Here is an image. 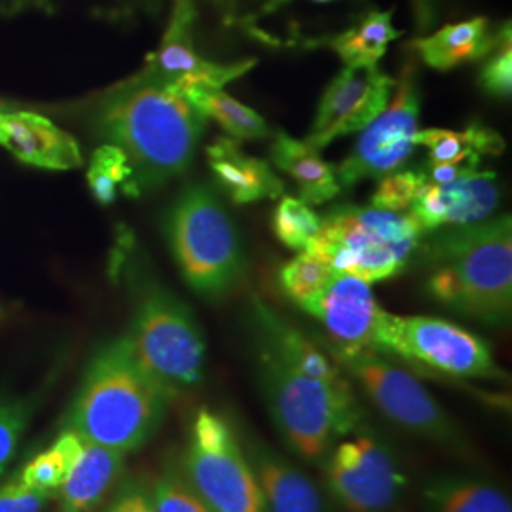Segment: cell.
Returning <instances> with one entry per match:
<instances>
[{
    "label": "cell",
    "mask_w": 512,
    "mask_h": 512,
    "mask_svg": "<svg viewBox=\"0 0 512 512\" xmlns=\"http://www.w3.org/2000/svg\"><path fill=\"white\" fill-rule=\"evenodd\" d=\"M92 124L107 145L128 156L141 194L188 169L207 118L169 82L143 69L97 101Z\"/></svg>",
    "instance_id": "cell-1"
},
{
    "label": "cell",
    "mask_w": 512,
    "mask_h": 512,
    "mask_svg": "<svg viewBox=\"0 0 512 512\" xmlns=\"http://www.w3.org/2000/svg\"><path fill=\"white\" fill-rule=\"evenodd\" d=\"M416 255L427 268L425 291L442 308L486 327L511 321V215L435 230Z\"/></svg>",
    "instance_id": "cell-2"
},
{
    "label": "cell",
    "mask_w": 512,
    "mask_h": 512,
    "mask_svg": "<svg viewBox=\"0 0 512 512\" xmlns=\"http://www.w3.org/2000/svg\"><path fill=\"white\" fill-rule=\"evenodd\" d=\"M173 399L141 366L122 336L93 355L65 429L86 442L129 454L156 435Z\"/></svg>",
    "instance_id": "cell-3"
},
{
    "label": "cell",
    "mask_w": 512,
    "mask_h": 512,
    "mask_svg": "<svg viewBox=\"0 0 512 512\" xmlns=\"http://www.w3.org/2000/svg\"><path fill=\"white\" fill-rule=\"evenodd\" d=\"M256 363L274 423L304 461H325L336 440L361 427L363 410L346 376L321 378L260 348Z\"/></svg>",
    "instance_id": "cell-4"
},
{
    "label": "cell",
    "mask_w": 512,
    "mask_h": 512,
    "mask_svg": "<svg viewBox=\"0 0 512 512\" xmlns=\"http://www.w3.org/2000/svg\"><path fill=\"white\" fill-rule=\"evenodd\" d=\"M165 236L184 281L203 298L230 293L245 274L238 228L205 184H190L177 196Z\"/></svg>",
    "instance_id": "cell-5"
},
{
    "label": "cell",
    "mask_w": 512,
    "mask_h": 512,
    "mask_svg": "<svg viewBox=\"0 0 512 512\" xmlns=\"http://www.w3.org/2000/svg\"><path fill=\"white\" fill-rule=\"evenodd\" d=\"M423 232L408 213L340 205L321 217L306 253L325 260L336 274L378 283L403 274L418 253Z\"/></svg>",
    "instance_id": "cell-6"
},
{
    "label": "cell",
    "mask_w": 512,
    "mask_h": 512,
    "mask_svg": "<svg viewBox=\"0 0 512 512\" xmlns=\"http://www.w3.org/2000/svg\"><path fill=\"white\" fill-rule=\"evenodd\" d=\"M126 338L137 361L173 397L202 382L207 355L202 329L183 300L160 283H137Z\"/></svg>",
    "instance_id": "cell-7"
},
{
    "label": "cell",
    "mask_w": 512,
    "mask_h": 512,
    "mask_svg": "<svg viewBox=\"0 0 512 512\" xmlns=\"http://www.w3.org/2000/svg\"><path fill=\"white\" fill-rule=\"evenodd\" d=\"M184 476L209 512H264L253 465L236 431L202 408L192 423Z\"/></svg>",
    "instance_id": "cell-8"
},
{
    "label": "cell",
    "mask_w": 512,
    "mask_h": 512,
    "mask_svg": "<svg viewBox=\"0 0 512 512\" xmlns=\"http://www.w3.org/2000/svg\"><path fill=\"white\" fill-rule=\"evenodd\" d=\"M376 351L403 357L452 378H503L492 349L480 336L437 317H403L384 310Z\"/></svg>",
    "instance_id": "cell-9"
},
{
    "label": "cell",
    "mask_w": 512,
    "mask_h": 512,
    "mask_svg": "<svg viewBox=\"0 0 512 512\" xmlns=\"http://www.w3.org/2000/svg\"><path fill=\"white\" fill-rule=\"evenodd\" d=\"M327 349L332 361L361 385L387 420L425 439H456L454 423L416 376L385 361L378 351H340L329 346Z\"/></svg>",
    "instance_id": "cell-10"
},
{
    "label": "cell",
    "mask_w": 512,
    "mask_h": 512,
    "mask_svg": "<svg viewBox=\"0 0 512 512\" xmlns=\"http://www.w3.org/2000/svg\"><path fill=\"white\" fill-rule=\"evenodd\" d=\"M395 95L365 129L348 158L334 167L340 188H353L366 179H382L406 164L414 152L420 120V90L414 65L404 67Z\"/></svg>",
    "instance_id": "cell-11"
},
{
    "label": "cell",
    "mask_w": 512,
    "mask_h": 512,
    "mask_svg": "<svg viewBox=\"0 0 512 512\" xmlns=\"http://www.w3.org/2000/svg\"><path fill=\"white\" fill-rule=\"evenodd\" d=\"M330 494L349 512H387L404 488L397 461L382 440L359 435L340 442L327 456Z\"/></svg>",
    "instance_id": "cell-12"
},
{
    "label": "cell",
    "mask_w": 512,
    "mask_h": 512,
    "mask_svg": "<svg viewBox=\"0 0 512 512\" xmlns=\"http://www.w3.org/2000/svg\"><path fill=\"white\" fill-rule=\"evenodd\" d=\"M395 84L397 80L382 73L378 65H349L327 86L304 141L323 150L338 137L363 131L387 107Z\"/></svg>",
    "instance_id": "cell-13"
},
{
    "label": "cell",
    "mask_w": 512,
    "mask_h": 512,
    "mask_svg": "<svg viewBox=\"0 0 512 512\" xmlns=\"http://www.w3.org/2000/svg\"><path fill=\"white\" fill-rule=\"evenodd\" d=\"M300 308L327 330L329 348L376 351V334L384 308L378 306L370 283L363 279L334 274L325 289Z\"/></svg>",
    "instance_id": "cell-14"
},
{
    "label": "cell",
    "mask_w": 512,
    "mask_h": 512,
    "mask_svg": "<svg viewBox=\"0 0 512 512\" xmlns=\"http://www.w3.org/2000/svg\"><path fill=\"white\" fill-rule=\"evenodd\" d=\"M198 19V6L194 0H173L171 18L162 42L156 52L148 55V71L165 82L188 80L200 88H217L234 82L249 73L256 59H243L236 63H213L203 59L194 48V23Z\"/></svg>",
    "instance_id": "cell-15"
},
{
    "label": "cell",
    "mask_w": 512,
    "mask_h": 512,
    "mask_svg": "<svg viewBox=\"0 0 512 512\" xmlns=\"http://www.w3.org/2000/svg\"><path fill=\"white\" fill-rule=\"evenodd\" d=\"M499 200L501 190L495 173L478 171L476 165H467L450 183L427 181L423 184L418 198L406 213L416 220L425 234L490 219Z\"/></svg>",
    "instance_id": "cell-16"
},
{
    "label": "cell",
    "mask_w": 512,
    "mask_h": 512,
    "mask_svg": "<svg viewBox=\"0 0 512 512\" xmlns=\"http://www.w3.org/2000/svg\"><path fill=\"white\" fill-rule=\"evenodd\" d=\"M0 147L23 164L65 171L82 165L80 147L73 137L35 112L0 110Z\"/></svg>",
    "instance_id": "cell-17"
},
{
    "label": "cell",
    "mask_w": 512,
    "mask_h": 512,
    "mask_svg": "<svg viewBox=\"0 0 512 512\" xmlns=\"http://www.w3.org/2000/svg\"><path fill=\"white\" fill-rule=\"evenodd\" d=\"M207 162L220 188L236 205L277 200L285 183L268 162L249 156L232 137H217L207 150Z\"/></svg>",
    "instance_id": "cell-18"
},
{
    "label": "cell",
    "mask_w": 512,
    "mask_h": 512,
    "mask_svg": "<svg viewBox=\"0 0 512 512\" xmlns=\"http://www.w3.org/2000/svg\"><path fill=\"white\" fill-rule=\"evenodd\" d=\"M264 512H327L325 497L310 476L293 467L266 444L249 450Z\"/></svg>",
    "instance_id": "cell-19"
},
{
    "label": "cell",
    "mask_w": 512,
    "mask_h": 512,
    "mask_svg": "<svg viewBox=\"0 0 512 512\" xmlns=\"http://www.w3.org/2000/svg\"><path fill=\"white\" fill-rule=\"evenodd\" d=\"M126 454L86 442L76 463L59 488V512H95L122 480Z\"/></svg>",
    "instance_id": "cell-20"
},
{
    "label": "cell",
    "mask_w": 512,
    "mask_h": 512,
    "mask_svg": "<svg viewBox=\"0 0 512 512\" xmlns=\"http://www.w3.org/2000/svg\"><path fill=\"white\" fill-rule=\"evenodd\" d=\"M511 23L492 31L486 18H473L444 25L429 37L416 38L410 46L420 55L423 63L435 71H452L459 65L484 59L494 52Z\"/></svg>",
    "instance_id": "cell-21"
},
{
    "label": "cell",
    "mask_w": 512,
    "mask_h": 512,
    "mask_svg": "<svg viewBox=\"0 0 512 512\" xmlns=\"http://www.w3.org/2000/svg\"><path fill=\"white\" fill-rule=\"evenodd\" d=\"M270 154L275 167L293 177L300 190V200L310 207L330 202L342 192L336 181L334 165L325 162L319 150L310 147L306 141L294 139L287 131L277 129Z\"/></svg>",
    "instance_id": "cell-22"
},
{
    "label": "cell",
    "mask_w": 512,
    "mask_h": 512,
    "mask_svg": "<svg viewBox=\"0 0 512 512\" xmlns=\"http://www.w3.org/2000/svg\"><path fill=\"white\" fill-rule=\"evenodd\" d=\"M401 35L403 31H397L393 27V10H370L361 14L346 31L323 38L319 46H329L344 61L346 67H376L387 52V46Z\"/></svg>",
    "instance_id": "cell-23"
},
{
    "label": "cell",
    "mask_w": 512,
    "mask_h": 512,
    "mask_svg": "<svg viewBox=\"0 0 512 512\" xmlns=\"http://www.w3.org/2000/svg\"><path fill=\"white\" fill-rule=\"evenodd\" d=\"M414 145L429 150L431 165L450 164L478 165L484 154L499 156L505 152V141L494 129L471 124L463 131L452 129H418L414 135Z\"/></svg>",
    "instance_id": "cell-24"
},
{
    "label": "cell",
    "mask_w": 512,
    "mask_h": 512,
    "mask_svg": "<svg viewBox=\"0 0 512 512\" xmlns=\"http://www.w3.org/2000/svg\"><path fill=\"white\" fill-rule=\"evenodd\" d=\"M423 497L429 512H512L507 495L473 476H440L425 488Z\"/></svg>",
    "instance_id": "cell-25"
},
{
    "label": "cell",
    "mask_w": 512,
    "mask_h": 512,
    "mask_svg": "<svg viewBox=\"0 0 512 512\" xmlns=\"http://www.w3.org/2000/svg\"><path fill=\"white\" fill-rule=\"evenodd\" d=\"M183 95L205 118H213L236 141L266 139L272 133L256 110L239 103L238 99L222 90L192 88Z\"/></svg>",
    "instance_id": "cell-26"
},
{
    "label": "cell",
    "mask_w": 512,
    "mask_h": 512,
    "mask_svg": "<svg viewBox=\"0 0 512 512\" xmlns=\"http://www.w3.org/2000/svg\"><path fill=\"white\" fill-rule=\"evenodd\" d=\"M82 446L84 440L74 431L63 429V433L55 439L48 450L37 454L19 471L16 475L19 482L40 494L55 497L71 473L76 459L82 452Z\"/></svg>",
    "instance_id": "cell-27"
},
{
    "label": "cell",
    "mask_w": 512,
    "mask_h": 512,
    "mask_svg": "<svg viewBox=\"0 0 512 512\" xmlns=\"http://www.w3.org/2000/svg\"><path fill=\"white\" fill-rule=\"evenodd\" d=\"M88 184L95 202L110 205L122 190L128 196H139L128 156L114 145H101L93 152L88 169Z\"/></svg>",
    "instance_id": "cell-28"
},
{
    "label": "cell",
    "mask_w": 512,
    "mask_h": 512,
    "mask_svg": "<svg viewBox=\"0 0 512 512\" xmlns=\"http://www.w3.org/2000/svg\"><path fill=\"white\" fill-rule=\"evenodd\" d=\"M334 274L325 260L304 251L279 270V287L298 306H304L325 289Z\"/></svg>",
    "instance_id": "cell-29"
},
{
    "label": "cell",
    "mask_w": 512,
    "mask_h": 512,
    "mask_svg": "<svg viewBox=\"0 0 512 512\" xmlns=\"http://www.w3.org/2000/svg\"><path fill=\"white\" fill-rule=\"evenodd\" d=\"M321 228V217L311 211L308 203L296 198H283L274 213L277 239L293 251L304 253Z\"/></svg>",
    "instance_id": "cell-30"
},
{
    "label": "cell",
    "mask_w": 512,
    "mask_h": 512,
    "mask_svg": "<svg viewBox=\"0 0 512 512\" xmlns=\"http://www.w3.org/2000/svg\"><path fill=\"white\" fill-rule=\"evenodd\" d=\"M154 512H209L186 480L183 469L169 465L150 490Z\"/></svg>",
    "instance_id": "cell-31"
},
{
    "label": "cell",
    "mask_w": 512,
    "mask_h": 512,
    "mask_svg": "<svg viewBox=\"0 0 512 512\" xmlns=\"http://www.w3.org/2000/svg\"><path fill=\"white\" fill-rule=\"evenodd\" d=\"M429 181V175L421 171H393L382 177L376 192L372 194V205L376 209L404 213L418 198L423 184Z\"/></svg>",
    "instance_id": "cell-32"
},
{
    "label": "cell",
    "mask_w": 512,
    "mask_h": 512,
    "mask_svg": "<svg viewBox=\"0 0 512 512\" xmlns=\"http://www.w3.org/2000/svg\"><path fill=\"white\" fill-rule=\"evenodd\" d=\"M29 423V404L0 395V480L16 456L19 440Z\"/></svg>",
    "instance_id": "cell-33"
},
{
    "label": "cell",
    "mask_w": 512,
    "mask_h": 512,
    "mask_svg": "<svg viewBox=\"0 0 512 512\" xmlns=\"http://www.w3.org/2000/svg\"><path fill=\"white\" fill-rule=\"evenodd\" d=\"M492 57L482 67L478 74V82L482 90L497 97V99H511L512 93V48L511 31L505 33L501 42L497 44Z\"/></svg>",
    "instance_id": "cell-34"
},
{
    "label": "cell",
    "mask_w": 512,
    "mask_h": 512,
    "mask_svg": "<svg viewBox=\"0 0 512 512\" xmlns=\"http://www.w3.org/2000/svg\"><path fill=\"white\" fill-rule=\"evenodd\" d=\"M52 497L21 484L18 476L0 486V512H42Z\"/></svg>",
    "instance_id": "cell-35"
},
{
    "label": "cell",
    "mask_w": 512,
    "mask_h": 512,
    "mask_svg": "<svg viewBox=\"0 0 512 512\" xmlns=\"http://www.w3.org/2000/svg\"><path fill=\"white\" fill-rule=\"evenodd\" d=\"M109 512H154L150 492L141 482H129L116 495Z\"/></svg>",
    "instance_id": "cell-36"
},
{
    "label": "cell",
    "mask_w": 512,
    "mask_h": 512,
    "mask_svg": "<svg viewBox=\"0 0 512 512\" xmlns=\"http://www.w3.org/2000/svg\"><path fill=\"white\" fill-rule=\"evenodd\" d=\"M194 2H198V0H194ZM200 2L207 4V6H211V8L219 14L224 23H228V25H230V23L238 21V0H200Z\"/></svg>",
    "instance_id": "cell-37"
},
{
    "label": "cell",
    "mask_w": 512,
    "mask_h": 512,
    "mask_svg": "<svg viewBox=\"0 0 512 512\" xmlns=\"http://www.w3.org/2000/svg\"><path fill=\"white\" fill-rule=\"evenodd\" d=\"M414 2V12H416V21L421 33L427 31L433 21H435V8L431 0H412Z\"/></svg>",
    "instance_id": "cell-38"
},
{
    "label": "cell",
    "mask_w": 512,
    "mask_h": 512,
    "mask_svg": "<svg viewBox=\"0 0 512 512\" xmlns=\"http://www.w3.org/2000/svg\"><path fill=\"white\" fill-rule=\"evenodd\" d=\"M0 313H2V310H0Z\"/></svg>",
    "instance_id": "cell-39"
}]
</instances>
